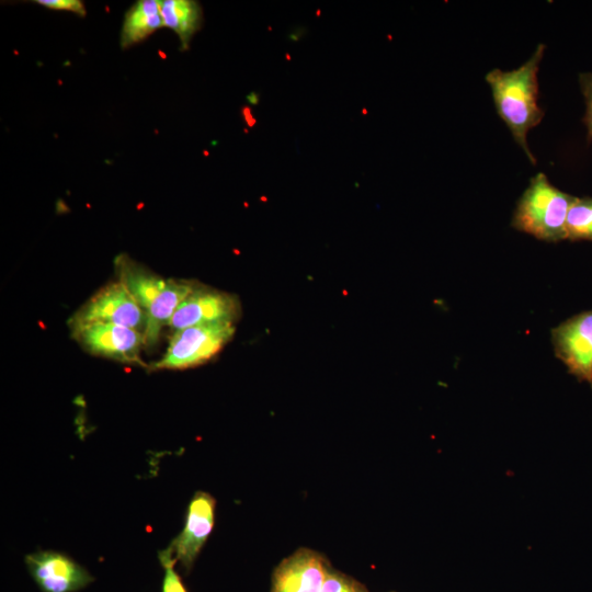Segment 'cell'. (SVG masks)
Returning <instances> with one entry per match:
<instances>
[{
  "label": "cell",
  "instance_id": "6da1fadb",
  "mask_svg": "<svg viewBox=\"0 0 592 592\" xmlns=\"http://www.w3.org/2000/svg\"><path fill=\"white\" fill-rule=\"evenodd\" d=\"M545 48L544 44H538L532 56L519 68L509 71L494 68L485 77L498 115L532 164L536 163V158L528 148L526 136L544 117V111L537 104V75Z\"/></svg>",
  "mask_w": 592,
  "mask_h": 592
},
{
  "label": "cell",
  "instance_id": "7a4b0ae2",
  "mask_svg": "<svg viewBox=\"0 0 592 592\" xmlns=\"http://www.w3.org/2000/svg\"><path fill=\"white\" fill-rule=\"evenodd\" d=\"M574 198L554 186L546 174L539 172L530 180L519 198L511 226L542 241L565 240L567 214Z\"/></svg>",
  "mask_w": 592,
  "mask_h": 592
},
{
  "label": "cell",
  "instance_id": "3957f363",
  "mask_svg": "<svg viewBox=\"0 0 592 592\" xmlns=\"http://www.w3.org/2000/svg\"><path fill=\"white\" fill-rule=\"evenodd\" d=\"M232 322L189 327L172 333L164 355L150 369H184L204 364L232 338Z\"/></svg>",
  "mask_w": 592,
  "mask_h": 592
},
{
  "label": "cell",
  "instance_id": "277c9868",
  "mask_svg": "<svg viewBox=\"0 0 592 592\" xmlns=\"http://www.w3.org/2000/svg\"><path fill=\"white\" fill-rule=\"evenodd\" d=\"M72 338L90 354L129 365L147 366L140 358L143 332L103 322L69 326Z\"/></svg>",
  "mask_w": 592,
  "mask_h": 592
},
{
  "label": "cell",
  "instance_id": "5b68a950",
  "mask_svg": "<svg viewBox=\"0 0 592 592\" xmlns=\"http://www.w3.org/2000/svg\"><path fill=\"white\" fill-rule=\"evenodd\" d=\"M89 322L113 323L144 332L146 312L116 281L100 288L68 320L69 326Z\"/></svg>",
  "mask_w": 592,
  "mask_h": 592
},
{
  "label": "cell",
  "instance_id": "8992f818",
  "mask_svg": "<svg viewBox=\"0 0 592 592\" xmlns=\"http://www.w3.org/2000/svg\"><path fill=\"white\" fill-rule=\"evenodd\" d=\"M550 334L556 357L579 382L592 387V309L562 321Z\"/></svg>",
  "mask_w": 592,
  "mask_h": 592
},
{
  "label": "cell",
  "instance_id": "52a82bcc",
  "mask_svg": "<svg viewBox=\"0 0 592 592\" xmlns=\"http://www.w3.org/2000/svg\"><path fill=\"white\" fill-rule=\"evenodd\" d=\"M25 566L41 592H78L94 578L67 554L36 550L24 558Z\"/></svg>",
  "mask_w": 592,
  "mask_h": 592
},
{
  "label": "cell",
  "instance_id": "ba28073f",
  "mask_svg": "<svg viewBox=\"0 0 592 592\" xmlns=\"http://www.w3.org/2000/svg\"><path fill=\"white\" fill-rule=\"evenodd\" d=\"M238 314L239 303L235 296L196 284L179 305L168 327L173 333L198 325L234 322Z\"/></svg>",
  "mask_w": 592,
  "mask_h": 592
},
{
  "label": "cell",
  "instance_id": "9c48e42d",
  "mask_svg": "<svg viewBox=\"0 0 592 592\" xmlns=\"http://www.w3.org/2000/svg\"><path fill=\"white\" fill-rule=\"evenodd\" d=\"M215 499L197 491L192 497L180 534L167 547L174 559L189 572L214 527Z\"/></svg>",
  "mask_w": 592,
  "mask_h": 592
},
{
  "label": "cell",
  "instance_id": "30bf717a",
  "mask_svg": "<svg viewBox=\"0 0 592 592\" xmlns=\"http://www.w3.org/2000/svg\"><path fill=\"white\" fill-rule=\"evenodd\" d=\"M329 567L318 553L299 549L277 566L271 592H321Z\"/></svg>",
  "mask_w": 592,
  "mask_h": 592
},
{
  "label": "cell",
  "instance_id": "8fae6325",
  "mask_svg": "<svg viewBox=\"0 0 592 592\" xmlns=\"http://www.w3.org/2000/svg\"><path fill=\"white\" fill-rule=\"evenodd\" d=\"M195 285L186 280L168 278L166 287L146 311V326L143 332L146 348H151L158 342L162 328L169 325L174 311Z\"/></svg>",
  "mask_w": 592,
  "mask_h": 592
},
{
  "label": "cell",
  "instance_id": "7c38bea8",
  "mask_svg": "<svg viewBox=\"0 0 592 592\" xmlns=\"http://www.w3.org/2000/svg\"><path fill=\"white\" fill-rule=\"evenodd\" d=\"M114 264L117 282L146 312L156 296L166 287L168 278L146 269L126 254H119Z\"/></svg>",
  "mask_w": 592,
  "mask_h": 592
},
{
  "label": "cell",
  "instance_id": "4fadbf2b",
  "mask_svg": "<svg viewBox=\"0 0 592 592\" xmlns=\"http://www.w3.org/2000/svg\"><path fill=\"white\" fill-rule=\"evenodd\" d=\"M162 26L159 0H138L125 13L119 45L123 49L129 48Z\"/></svg>",
  "mask_w": 592,
  "mask_h": 592
},
{
  "label": "cell",
  "instance_id": "5bb4252c",
  "mask_svg": "<svg viewBox=\"0 0 592 592\" xmlns=\"http://www.w3.org/2000/svg\"><path fill=\"white\" fill-rule=\"evenodd\" d=\"M159 7L164 26L178 35L181 49H187L203 23L201 4L194 0H159Z\"/></svg>",
  "mask_w": 592,
  "mask_h": 592
},
{
  "label": "cell",
  "instance_id": "9a60e30c",
  "mask_svg": "<svg viewBox=\"0 0 592 592\" xmlns=\"http://www.w3.org/2000/svg\"><path fill=\"white\" fill-rule=\"evenodd\" d=\"M566 236L570 241H592V197H576L566 219Z\"/></svg>",
  "mask_w": 592,
  "mask_h": 592
},
{
  "label": "cell",
  "instance_id": "2e32d148",
  "mask_svg": "<svg viewBox=\"0 0 592 592\" xmlns=\"http://www.w3.org/2000/svg\"><path fill=\"white\" fill-rule=\"evenodd\" d=\"M158 559L164 570L161 592H187L181 577L175 571L177 560L168 548L159 550Z\"/></svg>",
  "mask_w": 592,
  "mask_h": 592
},
{
  "label": "cell",
  "instance_id": "e0dca14e",
  "mask_svg": "<svg viewBox=\"0 0 592 592\" xmlns=\"http://www.w3.org/2000/svg\"><path fill=\"white\" fill-rule=\"evenodd\" d=\"M321 592H367V590L353 578L329 567Z\"/></svg>",
  "mask_w": 592,
  "mask_h": 592
},
{
  "label": "cell",
  "instance_id": "ac0fdd59",
  "mask_svg": "<svg viewBox=\"0 0 592 592\" xmlns=\"http://www.w3.org/2000/svg\"><path fill=\"white\" fill-rule=\"evenodd\" d=\"M579 86L585 100V115L583 122L588 130V140H592V72L579 75Z\"/></svg>",
  "mask_w": 592,
  "mask_h": 592
},
{
  "label": "cell",
  "instance_id": "d6986e66",
  "mask_svg": "<svg viewBox=\"0 0 592 592\" xmlns=\"http://www.w3.org/2000/svg\"><path fill=\"white\" fill-rule=\"evenodd\" d=\"M34 2L48 9L70 11L80 16L86 15L84 3L80 0H35Z\"/></svg>",
  "mask_w": 592,
  "mask_h": 592
}]
</instances>
